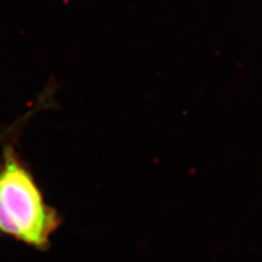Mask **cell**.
<instances>
[{
  "label": "cell",
  "instance_id": "6da1fadb",
  "mask_svg": "<svg viewBox=\"0 0 262 262\" xmlns=\"http://www.w3.org/2000/svg\"><path fill=\"white\" fill-rule=\"evenodd\" d=\"M60 217L15 150L6 147L0 169V232L37 249H47Z\"/></svg>",
  "mask_w": 262,
  "mask_h": 262
}]
</instances>
